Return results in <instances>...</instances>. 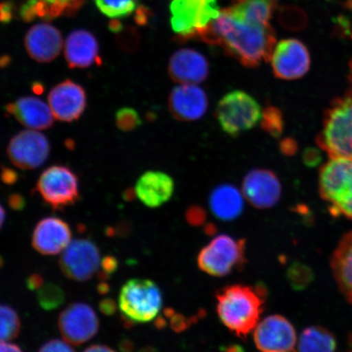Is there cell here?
Listing matches in <instances>:
<instances>
[{
    "instance_id": "7dc6e473",
    "label": "cell",
    "mask_w": 352,
    "mask_h": 352,
    "mask_svg": "<svg viewBox=\"0 0 352 352\" xmlns=\"http://www.w3.org/2000/svg\"><path fill=\"white\" fill-rule=\"evenodd\" d=\"M0 352H23L14 343L0 342Z\"/></svg>"
},
{
    "instance_id": "1f68e13d",
    "label": "cell",
    "mask_w": 352,
    "mask_h": 352,
    "mask_svg": "<svg viewBox=\"0 0 352 352\" xmlns=\"http://www.w3.org/2000/svg\"><path fill=\"white\" fill-rule=\"evenodd\" d=\"M261 126L263 131L274 138H278L283 133L284 118L280 109L270 105L263 109Z\"/></svg>"
},
{
    "instance_id": "7a4b0ae2",
    "label": "cell",
    "mask_w": 352,
    "mask_h": 352,
    "mask_svg": "<svg viewBox=\"0 0 352 352\" xmlns=\"http://www.w3.org/2000/svg\"><path fill=\"white\" fill-rule=\"evenodd\" d=\"M263 299L250 286L234 285L217 294V314L224 327L239 337H245L259 322Z\"/></svg>"
},
{
    "instance_id": "ba28073f",
    "label": "cell",
    "mask_w": 352,
    "mask_h": 352,
    "mask_svg": "<svg viewBox=\"0 0 352 352\" xmlns=\"http://www.w3.org/2000/svg\"><path fill=\"white\" fill-rule=\"evenodd\" d=\"M34 190L54 210L74 206L80 198L78 176L65 165H54L44 170Z\"/></svg>"
},
{
    "instance_id": "f6af8a7d",
    "label": "cell",
    "mask_w": 352,
    "mask_h": 352,
    "mask_svg": "<svg viewBox=\"0 0 352 352\" xmlns=\"http://www.w3.org/2000/svg\"><path fill=\"white\" fill-rule=\"evenodd\" d=\"M43 283L42 276L38 274L30 276L28 280V288L32 290H37Z\"/></svg>"
},
{
    "instance_id": "d590c367",
    "label": "cell",
    "mask_w": 352,
    "mask_h": 352,
    "mask_svg": "<svg viewBox=\"0 0 352 352\" xmlns=\"http://www.w3.org/2000/svg\"><path fill=\"white\" fill-rule=\"evenodd\" d=\"M16 6L14 2L10 0L0 3V23H10L16 16Z\"/></svg>"
},
{
    "instance_id": "484cf974",
    "label": "cell",
    "mask_w": 352,
    "mask_h": 352,
    "mask_svg": "<svg viewBox=\"0 0 352 352\" xmlns=\"http://www.w3.org/2000/svg\"><path fill=\"white\" fill-rule=\"evenodd\" d=\"M331 267L338 287L352 305V231L338 244L333 254Z\"/></svg>"
},
{
    "instance_id": "9a60e30c",
    "label": "cell",
    "mask_w": 352,
    "mask_h": 352,
    "mask_svg": "<svg viewBox=\"0 0 352 352\" xmlns=\"http://www.w3.org/2000/svg\"><path fill=\"white\" fill-rule=\"evenodd\" d=\"M87 104L85 88L66 79L56 85L48 94V104L56 120L73 122L85 113Z\"/></svg>"
},
{
    "instance_id": "277c9868",
    "label": "cell",
    "mask_w": 352,
    "mask_h": 352,
    "mask_svg": "<svg viewBox=\"0 0 352 352\" xmlns=\"http://www.w3.org/2000/svg\"><path fill=\"white\" fill-rule=\"evenodd\" d=\"M316 142L330 157L352 160V91L333 100Z\"/></svg>"
},
{
    "instance_id": "d4e9b609",
    "label": "cell",
    "mask_w": 352,
    "mask_h": 352,
    "mask_svg": "<svg viewBox=\"0 0 352 352\" xmlns=\"http://www.w3.org/2000/svg\"><path fill=\"white\" fill-rule=\"evenodd\" d=\"M209 206L214 217L222 221H232L243 212L244 196L231 184H219L210 192Z\"/></svg>"
},
{
    "instance_id": "cb8c5ba5",
    "label": "cell",
    "mask_w": 352,
    "mask_h": 352,
    "mask_svg": "<svg viewBox=\"0 0 352 352\" xmlns=\"http://www.w3.org/2000/svg\"><path fill=\"white\" fill-rule=\"evenodd\" d=\"M85 0H26L21 4L19 15L22 21L30 22L38 19L50 21L61 16H72Z\"/></svg>"
},
{
    "instance_id": "8d00e7d4",
    "label": "cell",
    "mask_w": 352,
    "mask_h": 352,
    "mask_svg": "<svg viewBox=\"0 0 352 352\" xmlns=\"http://www.w3.org/2000/svg\"><path fill=\"white\" fill-rule=\"evenodd\" d=\"M38 352H76L67 342L60 340L48 341Z\"/></svg>"
},
{
    "instance_id": "e0dca14e",
    "label": "cell",
    "mask_w": 352,
    "mask_h": 352,
    "mask_svg": "<svg viewBox=\"0 0 352 352\" xmlns=\"http://www.w3.org/2000/svg\"><path fill=\"white\" fill-rule=\"evenodd\" d=\"M168 107L171 116L176 120L197 121L208 111V95L196 85H180L171 91Z\"/></svg>"
},
{
    "instance_id": "836d02e7",
    "label": "cell",
    "mask_w": 352,
    "mask_h": 352,
    "mask_svg": "<svg viewBox=\"0 0 352 352\" xmlns=\"http://www.w3.org/2000/svg\"><path fill=\"white\" fill-rule=\"evenodd\" d=\"M116 34L118 45L122 50L131 54L138 50L140 38L138 30L133 26L123 25L120 32Z\"/></svg>"
},
{
    "instance_id": "4fadbf2b",
    "label": "cell",
    "mask_w": 352,
    "mask_h": 352,
    "mask_svg": "<svg viewBox=\"0 0 352 352\" xmlns=\"http://www.w3.org/2000/svg\"><path fill=\"white\" fill-rule=\"evenodd\" d=\"M271 64L274 76L283 80H294L309 70L311 57L305 44L296 38H288L276 44Z\"/></svg>"
},
{
    "instance_id": "4dcf8cb0",
    "label": "cell",
    "mask_w": 352,
    "mask_h": 352,
    "mask_svg": "<svg viewBox=\"0 0 352 352\" xmlns=\"http://www.w3.org/2000/svg\"><path fill=\"white\" fill-rule=\"evenodd\" d=\"M37 300L44 310L52 311L63 305L65 293L60 286L52 283H43L37 290Z\"/></svg>"
},
{
    "instance_id": "4316f807",
    "label": "cell",
    "mask_w": 352,
    "mask_h": 352,
    "mask_svg": "<svg viewBox=\"0 0 352 352\" xmlns=\"http://www.w3.org/2000/svg\"><path fill=\"white\" fill-rule=\"evenodd\" d=\"M278 0H232L230 7L224 8L236 20L253 23H270Z\"/></svg>"
},
{
    "instance_id": "7bdbcfd3",
    "label": "cell",
    "mask_w": 352,
    "mask_h": 352,
    "mask_svg": "<svg viewBox=\"0 0 352 352\" xmlns=\"http://www.w3.org/2000/svg\"><path fill=\"white\" fill-rule=\"evenodd\" d=\"M8 205L12 210H20L24 209L25 206V198L19 193H14V195L8 197Z\"/></svg>"
},
{
    "instance_id": "83f0119b",
    "label": "cell",
    "mask_w": 352,
    "mask_h": 352,
    "mask_svg": "<svg viewBox=\"0 0 352 352\" xmlns=\"http://www.w3.org/2000/svg\"><path fill=\"white\" fill-rule=\"evenodd\" d=\"M298 349V352H336V340L327 329L311 327L303 330Z\"/></svg>"
},
{
    "instance_id": "5b68a950",
    "label": "cell",
    "mask_w": 352,
    "mask_h": 352,
    "mask_svg": "<svg viewBox=\"0 0 352 352\" xmlns=\"http://www.w3.org/2000/svg\"><path fill=\"white\" fill-rule=\"evenodd\" d=\"M319 186L330 213L352 220V160L331 157L320 171Z\"/></svg>"
},
{
    "instance_id": "2e32d148",
    "label": "cell",
    "mask_w": 352,
    "mask_h": 352,
    "mask_svg": "<svg viewBox=\"0 0 352 352\" xmlns=\"http://www.w3.org/2000/svg\"><path fill=\"white\" fill-rule=\"evenodd\" d=\"M242 193L254 208L270 209L280 200L281 184L274 171L255 169L245 176Z\"/></svg>"
},
{
    "instance_id": "3957f363",
    "label": "cell",
    "mask_w": 352,
    "mask_h": 352,
    "mask_svg": "<svg viewBox=\"0 0 352 352\" xmlns=\"http://www.w3.org/2000/svg\"><path fill=\"white\" fill-rule=\"evenodd\" d=\"M170 26L176 41L201 39L221 13L218 0H171Z\"/></svg>"
},
{
    "instance_id": "f907efd6",
    "label": "cell",
    "mask_w": 352,
    "mask_h": 352,
    "mask_svg": "<svg viewBox=\"0 0 352 352\" xmlns=\"http://www.w3.org/2000/svg\"><path fill=\"white\" fill-rule=\"evenodd\" d=\"M226 352H245L243 349L239 345H233L228 347Z\"/></svg>"
},
{
    "instance_id": "8fae6325",
    "label": "cell",
    "mask_w": 352,
    "mask_h": 352,
    "mask_svg": "<svg viewBox=\"0 0 352 352\" xmlns=\"http://www.w3.org/2000/svg\"><path fill=\"white\" fill-rule=\"evenodd\" d=\"M51 146L45 135L36 130L19 132L10 140L7 148L12 164L21 170H34L50 157Z\"/></svg>"
},
{
    "instance_id": "7c38bea8",
    "label": "cell",
    "mask_w": 352,
    "mask_h": 352,
    "mask_svg": "<svg viewBox=\"0 0 352 352\" xmlns=\"http://www.w3.org/2000/svg\"><path fill=\"white\" fill-rule=\"evenodd\" d=\"M58 327L66 342L78 346L98 333L100 322L94 308L85 302H74L61 311Z\"/></svg>"
},
{
    "instance_id": "7402d4cb",
    "label": "cell",
    "mask_w": 352,
    "mask_h": 352,
    "mask_svg": "<svg viewBox=\"0 0 352 352\" xmlns=\"http://www.w3.org/2000/svg\"><path fill=\"white\" fill-rule=\"evenodd\" d=\"M6 111L32 130H47L54 124L55 118L50 104L34 96H24L7 104Z\"/></svg>"
},
{
    "instance_id": "30bf717a",
    "label": "cell",
    "mask_w": 352,
    "mask_h": 352,
    "mask_svg": "<svg viewBox=\"0 0 352 352\" xmlns=\"http://www.w3.org/2000/svg\"><path fill=\"white\" fill-rule=\"evenodd\" d=\"M98 246L90 239L70 242L60 255L59 265L64 275L76 281L89 280L101 267Z\"/></svg>"
},
{
    "instance_id": "d6a6232c",
    "label": "cell",
    "mask_w": 352,
    "mask_h": 352,
    "mask_svg": "<svg viewBox=\"0 0 352 352\" xmlns=\"http://www.w3.org/2000/svg\"><path fill=\"white\" fill-rule=\"evenodd\" d=\"M116 122L118 129L124 132L134 131L142 125L138 112L131 107L118 109L116 113Z\"/></svg>"
},
{
    "instance_id": "681fc988",
    "label": "cell",
    "mask_w": 352,
    "mask_h": 352,
    "mask_svg": "<svg viewBox=\"0 0 352 352\" xmlns=\"http://www.w3.org/2000/svg\"><path fill=\"white\" fill-rule=\"evenodd\" d=\"M6 210L3 208V206L0 204V230L3 226L4 221H6Z\"/></svg>"
},
{
    "instance_id": "603a6c76",
    "label": "cell",
    "mask_w": 352,
    "mask_h": 352,
    "mask_svg": "<svg viewBox=\"0 0 352 352\" xmlns=\"http://www.w3.org/2000/svg\"><path fill=\"white\" fill-rule=\"evenodd\" d=\"M135 196L149 208H160L170 200L175 192V182L168 174L160 170H148L138 179Z\"/></svg>"
},
{
    "instance_id": "44dd1931",
    "label": "cell",
    "mask_w": 352,
    "mask_h": 352,
    "mask_svg": "<svg viewBox=\"0 0 352 352\" xmlns=\"http://www.w3.org/2000/svg\"><path fill=\"white\" fill-rule=\"evenodd\" d=\"M64 54L70 69H87L102 64L98 39L86 30H76L68 35Z\"/></svg>"
},
{
    "instance_id": "db71d44e",
    "label": "cell",
    "mask_w": 352,
    "mask_h": 352,
    "mask_svg": "<svg viewBox=\"0 0 352 352\" xmlns=\"http://www.w3.org/2000/svg\"><path fill=\"white\" fill-rule=\"evenodd\" d=\"M290 352H292V351H290Z\"/></svg>"
},
{
    "instance_id": "816d5d0a",
    "label": "cell",
    "mask_w": 352,
    "mask_h": 352,
    "mask_svg": "<svg viewBox=\"0 0 352 352\" xmlns=\"http://www.w3.org/2000/svg\"><path fill=\"white\" fill-rule=\"evenodd\" d=\"M351 38H352V34H351ZM349 68H350V76H349V78H350V80H351V82L352 83V59H351V63H350Z\"/></svg>"
},
{
    "instance_id": "f1b7e54d",
    "label": "cell",
    "mask_w": 352,
    "mask_h": 352,
    "mask_svg": "<svg viewBox=\"0 0 352 352\" xmlns=\"http://www.w3.org/2000/svg\"><path fill=\"white\" fill-rule=\"evenodd\" d=\"M94 1L99 11L111 19H125L139 8V0H94Z\"/></svg>"
},
{
    "instance_id": "ffe728a7",
    "label": "cell",
    "mask_w": 352,
    "mask_h": 352,
    "mask_svg": "<svg viewBox=\"0 0 352 352\" xmlns=\"http://www.w3.org/2000/svg\"><path fill=\"white\" fill-rule=\"evenodd\" d=\"M209 68L204 55L191 48H182L171 56L168 73L179 85H198L208 78Z\"/></svg>"
},
{
    "instance_id": "5bb4252c",
    "label": "cell",
    "mask_w": 352,
    "mask_h": 352,
    "mask_svg": "<svg viewBox=\"0 0 352 352\" xmlns=\"http://www.w3.org/2000/svg\"><path fill=\"white\" fill-rule=\"evenodd\" d=\"M254 341L261 352H290L296 346V331L283 316H270L254 329Z\"/></svg>"
},
{
    "instance_id": "ac0fdd59",
    "label": "cell",
    "mask_w": 352,
    "mask_h": 352,
    "mask_svg": "<svg viewBox=\"0 0 352 352\" xmlns=\"http://www.w3.org/2000/svg\"><path fill=\"white\" fill-rule=\"evenodd\" d=\"M24 44L26 52L33 60L39 63H50L63 50V34L54 25L39 23L29 29Z\"/></svg>"
},
{
    "instance_id": "d6986e66",
    "label": "cell",
    "mask_w": 352,
    "mask_h": 352,
    "mask_svg": "<svg viewBox=\"0 0 352 352\" xmlns=\"http://www.w3.org/2000/svg\"><path fill=\"white\" fill-rule=\"evenodd\" d=\"M72 230L65 220L54 217L44 218L34 228L33 248L43 255L58 254L72 242Z\"/></svg>"
},
{
    "instance_id": "e575fe53",
    "label": "cell",
    "mask_w": 352,
    "mask_h": 352,
    "mask_svg": "<svg viewBox=\"0 0 352 352\" xmlns=\"http://www.w3.org/2000/svg\"><path fill=\"white\" fill-rule=\"evenodd\" d=\"M303 14L296 8L283 7L280 8L278 19L285 28L300 29L303 23Z\"/></svg>"
},
{
    "instance_id": "f546056e",
    "label": "cell",
    "mask_w": 352,
    "mask_h": 352,
    "mask_svg": "<svg viewBox=\"0 0 352 352\" xmlns=\"http://www.w3.org/2000/svg\"><path fill=\"white\" fill-rule=\"evenodd\" d=\"M21 323L17 312L10 306L0 305V342L16 338L21 332Z\"/></svg>"
},
{
    "instance_id": "c3c4849f",
    "label": "cell",
    "mask_w": 352,
    "mask_h": 352,
    "mask_svg": "<svg viewBox=\"0 0 352 352\" xmlns=\"http://www.w3.org/2000/svg\"><path fill=\"white\" fill-rule=\"evenodd\" d=\"M83 352H116L111 347L105 345H92Z\"/></svg>"
},
{
    "instance_id": "ab89813d",
    "label": "cell",
    "mask_w": 352,
    "mask_h": 352,
    "mask_svg": "<svg viewBox=\"0 0 352 352\" xmlns=\"http://www.w3.org/2000/svg\"><path fill=\"white\" fill-rule=\"evenodd\" d=\"M280 151L285 156H293L298 151V144L292 138H285L280 142Z\"/></svg>"
},
{
    "instance_id": "6da1fadb",
    "label": "cell",
    "mask_w": 352,
    "mask_h": 352,
    "mask_svg": "<svg viewBox=\"0 0 352 352\" xmlns=\"http://www.w3.org/2000/svg\"><path fill=\"white\" fill-rule=\"evenodd\" d=\"M276 39L275 30L270 23L236 20L224 8L201 38L210 45L219 46L248 68L257 67L263 61L270 63Z\"/></svg>"
},
{
    "instance_id": "ee69618b",
    "label": "cell",
    "mask_w": 352,
    "mask_h": 352,
    "mask_svg": "<svg viewBox=\"0 0 352 352\" xmlns=\"http://www.w3.org/2000/svg\"><path fill=\"white\" fill-rule=\"evenodd\" d=\"M149 10L148 8L139 6L138 10L135 11V20L136 23L143 25L147 23L149 17Z\"/></svg>"
},
{
    "instance_id": "f5cc1de1",
    "label": "cell",
    "mask_w": 352,
    "mask_h": 352,
    "mask_svg": "<svg viewBox=\"0 0 352 352\" xmlns=\"http://www.w3.org/2000/svg\"><path fill=\"white\" fill-rule=\"evenodd\" d=\"M350 352H352V351H350Z\"/></svg>"
},
{
    "instance_id": "52a82bcc",
    "label": "cell",
    "mask_w": 352,
    "mask_h": 352,
    "mask_svg": "<svg viewBox=\"0 0 352 352\" xmlns=\"http://www.w3.org/2000/svg\"><path fill=\"white\" fill-rule=\"evenodd\" d=\"M262 108L256 99L244 91L228 92L219 100L215 118L221 129L231 138L252 130L262 118Z\"/></svg>"
},
{
    "instance_id": "74e56055",
    "label": "cell",
    "mask_w": 352,
    "mask_h": 352,
    "mask_svg": "<svg viewBox=\"0 0 352 352\" xmlns=\"http://www.w3.org/2000/svg\"><path fill=\"white\" fill-rule=\"evenodd\" d=\"M186 217L189 223L198 226V224L204 222L206 219L205 210L200 206H191L187 211Z\"/></svg>"
},
{
    "instance_id": "f35d334b",
    "label": "cell",
    "mask_w": 352,
    "mask_h": 352,
    "mask_svg": "<svg viewBox=\"0 0 352 352\" xmlns=\"http://www.w3.org/2000/svg\"><path fill=\"white\" fill-rule=\"evenodd\" d=\"M101 276L103 278H107L110 275L113 274L118 268V261L116 258L112 256H107L104 258L102 263H101Z\"/></svg>"
},
{
    "instance_id": "8992f818",
    "label": "cell",
    "mask_w": 352,
    "mask_h": 352,
    "mask_svg": "<svg viewBox=\"0 0 352 352\" xmlns=\"http://www.w3.org/2000/svg\"><path fill=\"white\" fill-rule=\"evenodd\" d=\"M118 306L126 320L140 324L151 322L162 309L161 290L151 280L131 279L121 289Z\"/></svg>"
},
{
    "instance_id": "bcb514c9",
    "label": "cell",
    "mask_w": 352,
    "mask_h": 352,
    "mask_svg": "<svg viewBox=\"0 0 352 352\" xmlns=\"http://www.w3.org/2000/svg\"><path fill=\"white\" fill-rule=\"evenodd\" d=\"M100 307V310L104 312V314L111 315L116 310V303L113 300H110V299H105V300L101 302Z\"/></svg>"
},
{
    "instance_id": "9c48e42d",
    "label": "cell",
    "mask_w": 352,
    "mask_h": 352,
    "mask_svg": "<svg viewBox=\"0 0 352 352\" xmlns=\"http://www.w3.org/2000/svg\"><path fill=\"white\" fill-rule=\"evenodd\" d=\"M245 262V241L219 235L202 248L197 265L205 274L222 277L241 267Z\"/></svg>"
},
{
    "instance_id": "b9f144b4",
    "label": "cell",
    "mask_w": 352,
    "mask_h": 352,
    "mask_svg": "<svg viewBox=\"0 0 352 352\" xmlns=\"http://www.w3.org/2000/svg\"><path fill=\"white\" fill-rule=\"evenodd\" d=\"M303 162L308 166H314L320 162V153L314 148H307L302 155Z\"/></svg>"
},
{
    "instance_id": "60d3db41",
    "label": "cell",
    "mask_w": 352,
    "mask_h": 352,
    "mask_svg": "<svg viewBox=\"0 0 352 352\" xmlns=\"http://www.w3.org/2000/svg\"><path fill=\"white\" fill-rule=\"evenodd\" d=\"M2 182L8 186H12L17 182L19 179V174L16 171L8 167H2L1 174H0Z\"/></svg>"
}]
</instances>
